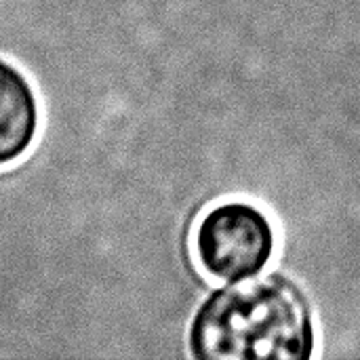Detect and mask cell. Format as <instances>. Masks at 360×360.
I'll use <instances>...</instances> for the list:
<instances>
[{
  "label": "cell",
  "instance_id": "1",
  "mask_svg": "<svg viewBox=\"0 0 360 360\" xmlns=\"http://www.w3.org/2000/svg\"><path fill=\"white\" fill-rule=\"evenodd\" d=\"M188 346L200 360H308L316 329L300 289L272 274L213 291L192 319Z\"/></svg>",
  "mask_w": 360,
  "mask_h": 360
},
{
  "label": "cell",
  "instance_id": "3",
  "mask_svg": "<svg viewBox=\"0 0 360 360\" xmlns=\"http://www.w3.org/2000/svg\"><path fill=\"white\" fill-rule=\"evenodd\" d=\"M40 131V101L30 78L0 57V169L19 162Z\"/></svg>",
  "mask_w": 360,
  "mask_h": 360
},
{
  "label": "cell",
  "instance_id": "2",
  "mask_svg": "<svg viewBox=\"0 0 360 360\" xmlns=\"http://www.w3.org/2000/svg\"><path fill=\"white\" fill-rule=\"evenodd\" d=\"M276 234L270 217L253 202L226 200L202 213L192 249L200 270L213 281L240 283L266 270Z\"/></svg>",
  "mask_w": 360,
  "mask_h": 360
}]
</instances>
